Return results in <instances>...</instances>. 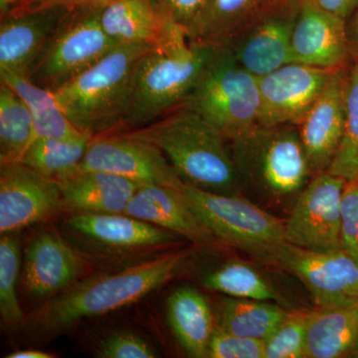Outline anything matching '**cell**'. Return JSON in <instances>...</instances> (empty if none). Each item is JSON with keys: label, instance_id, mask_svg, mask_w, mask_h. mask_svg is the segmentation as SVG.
<instances>
[{"label": "cell", "instance_id": "obj_25", "mask_svg": "<svg viewBox=\"0 0 358 358\" xmlns=\"http://www.w3.org/2000/svg\"><path fill=\"white\" fill-rule=\"evenodd\" d=\"M106 34L117 45L155 44L164 14L155 0H113L99 10Z\"/></svg>", "mask_w": 358, "mask_h": 358}, {"label": "cell", "instance_id": "obj_13", "mask_svg": "<svg viewBox=\"0 0 358 358\" xmlns=\"http://www.w3.org/2000/svg\"><path fill=\"white\" fill-rule=\"evenodd\" d=\"M63 211L57 181L21 162L0 164V232L10 234Z\"/></svg>", "mask_w": 358, "mask_h": 358}, {"label": "cell", "instance_id": "obj_21", "mask_svg": "<svg viewBox=\"0 0 358 358\" xmlns=\"http://www.w3.org/2000/svg\"><path fill=\"white\" fill-rule=\"evenodd\" d=\"M63 211L73 213H124L141 185L115 174L78 171L57 181Z\"/></svg>", "mask_w": 358, "mask_h": 358}, {"label": "cell", "instance_id": "obj_9", "mask_svg": "<svg viewBox=\"0 0 358 358\" xmlns=\"http://www.w3.org/2000/svg\"><path fill=\"white\" fill-rule=\"evenodd\" d=\"M268 262L300 280L317 308L358 301V261L345 250L312 251L284 241L273 250Z\"/></svg>", "mask_w": 358, "mask_h": 358}, {"label": "cell", "instance_id": "obj_35", "mask_svg": "<svg viewBox=\"0 0 358 358\" xmlns=\"http://www.w3.org/2000/svg\"><path fill=\"white\" fill-rule=\"evenodd\" d=\"M210 358H265V341L244 338L216 327L209 345Z\"/></svg>", "mask_w": 358, "mask_h": 358}, {"label": "cell", "instance_id": "obj_31", "mask_svg": "<svg viewBox=\"0 0 358 358\" xmlns=\"http://www.w3.org/2000/svg\"><path fill=\"white\" fill-rule=\"evenodd\" d=\"M329 173L358 180V62L348 71L345 91V128Z\"/></svg>", "mask_w": 358, "mask_h": 358}, {"label": "cell", "instance_id": "obj_28", "mask_svg": "<svg viewBox=\"0 0 358 358\" xmlns=\"http://www.w3.org/2000/svg\"><path fill=\"white\" fill-rule=\"evenodd\" d=\"M202 285L232 298L273 301L282 307L289 303L260 271L240 261H229L206 273Z\"/></svg>", "mask_w": 358, "mask_h": 358}, {"label": "cell", "instance_id": "obj_29", "mask_svg": "<svg viewBox=\"0 0 358 358\" xmlns=\"http://www.w3.org/2000/svg\"><path fill=\"white\" fill-rule=\"evenodd\" d=\"M34 124L23 99L0 83V164L21 162L34 141Z\"/></svg>", "mask_w": 358, "mask_h": 358}, {"label": "cell", "instance_id": "obj_14", "mask_svg": "<svg viewBox=\"0 0 358 358\" xmlns=\"http://www.w3.org/2000/svg\"><path fill=\"white\" fill-rule=\"evenodd\" d=\"M300 2L282 0L224 46L257 78L294 63L292 36Z\"/></svg>", "mask_w": 358, "mask_h": 358}, {"label": "cell", "instance_id": "obj_1", "mask_svg": "<svg viewBox=\"0 0 358 358\" xmlns=\"http://www.w3.org/2000/svg\"><path fill=\"white\" fill-rule=\"evenodd\" d=\"M186 258L183 251L162 254L117 272L81 279L30 313L25 331L34 338H52L82 320L131 305L171 281Z\"/></svg>", "mask_w": 358, "mask_h": 358}, {"label": "cell", "instance_id": "obj_8", "mask_svg": "<svg viewBox=\"0 0 358 358\" xmlns=\"http://www.w3.org/2000/svg\"><path fill=\"white\" fill-rule=\"evenodd\" d=\"M100 9L70 14L54 35L28 79L55 92L93 67L117 44L106 34L99 20Z\"/></svg>", "mask_w": 358, "mask_h": 358}, {"label": "cell", "instance_id": "obj_23", "mask_svg": "<svg viewBox=\"0 0 358 358\" xmlns=\"http://www.w3.org/2000/svg\"><path fill=\"white\" fill-rule=\"evenodd\" d=\"M166 310L169 324L183 350L192 357H209L216 324L204 294L193 287H180L167 298Z\"/></svg>", "mask_w": 358, "mask_h": 358}, {"label": "cell", "instance_id": "obj_3", "mask_svg": "<svg viewBox=\"0 0 358 358\" xmlns=\"http://www.w3.org/2000/svg\"><path fill=\"white\" fill-rule=\"evenodd\" d=\"M162 150L185 185L226 195H242L226 138L201 115L181 107L152 124L127 131Z\"/></svg>", "mask_w": 358, "mask_h": 358}, {"label": "cell", "instance_id": "obj_26", "mask_svg": "<svg viewBox=\"0 0 358 358\" xmlns=\"http://www.w3.org/2000/svg\"><path fill=\"white\" fill-rule=\"evenodd\" d=\"M2 83L23 99L31 114L35 138L79 140L91 138L80 131L61 109L54 94L29 79L8 72H0Z\"/></svg>", "mask_w": 358, "mask_h": 358}, {"label": "cell", "instance_id": "obj_32", "mask_svg": "<svg viewBox=\"0 0 358 358\" xmlns=\"http://www.w3.org/2000/svg\"><path fill=\"white\" fill-rule=\"evenodd\" d=\"M21 265L20 242L14 233L0 239V315L7 324L25 320L17 296Z\"/></svg>", "mask_w": 358, "mask_h": 358}, {"label": "cell", "instance_id": "obj_24", "mask_svg": "<svg viewBox=\"0 0 358 358\" xmlns=\"http://www.w3.org/2000/svg\"><path fill=\"white\" fill-rule=\"evenodd\" d=\"M358 345V301L310 313L306 357H350Z\"/></svg>", "mask_w": 358, "mask_h": 358}, {"label": "cell", "instance_id": "obj_19", "mask_svg": "<svg viewBox=\"0 0 358 358\" xmlns=\"http://www.w3.org/2000/svg\"><path fill=\"white\" fill-rule=\"evenodd\" d=\"M294 63L338 69L350 66L346 20L313 0H301L292 36Z\"/></svg>", "mask_w": 358, "mask_h": 358}, {"label": "cell", "instance_id": "obj_33", "mask_svg": "<svg viewBox=\"0 0 358 358\" xmlns=\"http://www.w3.org/2000/svg\"><path fill=\"white\" fill-rule=\"evenodd\" d=\"M310 312H289L281 326L265 341V358L306 357Z\"/></svg>", "mask_w": 358, "mask_h": 358}, {"label": "cell", "instance_id": "obj_18", "mask_svg": "<svg viewBox=\"0 0 358 358\" xmlns=\"http://www.w3.org/2000/svg\"><path fill=\"white\" fill-rule=\"evenodd\" d=\"M350 66L338 68L303 121L301 143L313 174L329 171L345 128V91Z\"/></svg>", "mask_w": 358, "mask_h": 358}, {"label": "cell", "instance_id": "obj_16", "mask_svg": "<svg viewBox=\"0 0 358 358\" xmlns=\"http://www.w3.org/2000/svg\"><path fill=\"white\" fill-rule=\"evenodd\" d=\"M72 10L64 7L6 14L0 26V72L28 79Z\"/></svg>", "mask_w": 358, "mask_h": 358}, {"label": "cell", "instance_id": "obj_22", "mask_svg": "<svg viewBox=\"0 0 358 358\" xmlns=\"http://www.w3.org/2000/svg\"><path fill=\"white\" fill-rule=\"evenodd\" d=\"M282 0H207L186 27L190 39L224 46Z\"/></svg>", "mask_w": 358, "mask_h": 358}, {"label": "cell", "instance_id": "obj_7", "mask_svg": "<svg viewBox=\"0 0 358 358\" xmlns=\"http://www.w3.org/2000/svg\"><path fill=\"white\" fill-rule=\"evenodd\" d=\"M179 192L218 241L268 262L275 247L285 241V220L242 195L218 194L185 183Z\"/></svg>", "mask_w": 358, "mask_h": 358}, {"label": "cell", "instance_id": "obj_20", "mask_svg": "<svg viewBox=\"0 0 358 358\" xmlns=\"http://www.w3.org/2000/svg\"><path fill=\"white\" fill-rule=\"evenodd\" d=\"M124 214L171 231L200 246H214L218 241L186 202L179 187L141 186L129 201Z\"/></svg>", "mask_w": 358, "mask_h": 358}, {"label": "cell", "instance_id": "obj_17", "mask_svg": "<svg viewBox=\"0 0 358 358\" xmlns=\"http://www.w3.org/2000/svg\"><path fill=\"white\" fill-rule=\"evenodd\" d=\"M89 268L83 254L55 231H45L26 249L23 287L32 298L48 300L80 281Z\"/></svg>", "mask_w": 358, "mask_h": 358}, {"label": "cell", "instance_id": "obj_38", "mask_svg": "<svg viewBox=\"0 0 358 358\" xmlns=\"http://www.w3.org/2000/svg\"><path fill=\"white\" fill-rule=\"evenodd\" d=\"M160 13L187 27L207 0H155Z\"/></svg>", "mask_w": 358, "mask_h": 358}, {"label": "cell", "instance_id": "obj_36", "mask_svg": "<svg viewBox=\"0 0 358 358\" xmlns=\"http://www.w3.org/2000/svg\"><path fill=\"white\" fill-rule=\"evenodd\" d=\"M341 248L358 261V180L348 181L341 200Z\"/></svg>", "mask_w": 358, "mask_h": 358}, {"label": "cell", "instance_id": "obj_39", "mask_svg": "<svg viewBox=\"0 0 358 358\" xmlns=\"http://www.w3.org/2000/svg\"><path fill=\"white\" fill-rule=\"evenodd\" d=\"M324 10L348 20L358 8V0H313Z\"/></svg>", "mask_w": 358, "mask_h": 358}, {"label": "cell", "instance_id": "obj_15", "mask_svg": "<svg viewBox=\"0 0 358 358\" xmlns=\"http://www.w3.org/2000/svg\"><path fill=\"white\" fill-rule=\"evenodd\" d=\"M70 234L89 247L113 254H134L164 248L178 235L124 213H73L66 218Z\"/></svg>", "mask_w": 358, "mask_h": 358}, {"label": "cell", "instance_id": "obj_40", "mask_svg": "<svg viewBox=\"0 0 358 358\" xmlns=\"http://www.w3.org/2000/svg\"><path fill=\"white\" fill-rule=\"evenodd\" d=\"M346 39L348 51L353 62H358V8L350 16V20L346 21Z\"/></svg>", "mask_w": 358, "mask_h": 358}, {"label": "cell", "instance_id": "obj_42", "mask_svg": "<svg viewBox=\"0 0 358 358\" xmlns=\"http://www.w3.org/2000/svg\"><path fill=\"white\" fill-rule=\"evenodd\" d=\"M17 0H0V13L2 17L6 15L15 6Z\"/></svg>", "mask_w": 358, "mask_h": 358}, {"label": "cell", "instance_id": "obj_44", "mask_svg": "<svg viewBox=\"0 0 358 358\" xmlns=\"http://www.w3.org/2000/svg\"><path fill=\"white\" fill-rule=\"evenodd\" d=\"M291 1H301V0H291Z\"/></svg>", "mask_w": 358, "mask_h": 358}, {"label": "cell", "instance_id": "obj_2", "mask_svg": "<svg viewBox=\"0 0 358 358\" xmlns=\"http://www.w3.org/2000/svg\"><path fill=\"white\" fill-rule=\"evenodd\" d=\"M215 47L193 41L185 26L164 14L157 41L136 67L124 128H143L181 107Z\"/></svg>", "mask_w": 358, "mask_h": 358}, {"label": "cell", "instance_id": "obj_12", "mask_svg": "<svg viewBox=\"0 0 358 358\" xmlns=\"http://www.w3.org/2000/svg\"><path fill=\"white\" fill-rule=\"evenodd\" d=\"M336 70L289 63L258 78L259 124L298 127L322 95Z\"/></svg>", "mask_w": 358, "mask_h": 358}, {"label": "cell", "instance_id": "obj_43", "mask_svg": "<svg viewBox=\"0 0 358 358\" xmlns=\"http://www.w3.org/2000/svg\"><path fill=\"white\" fill-rule=\"evenodd\" d=\"M350 357L358 358V345L355 348V350L350 353Z\"/></svg>", "mask_w": 358, "mask_h": 358}, {"label": "cell", "instance_id": "obj_34", "mask_svg": "<svg viewBox=\"0 0 358 358\" xmlns=\"http://www.w3.org/2000/svg\"><path fill=\"white\" fill-rule=\"evenodd\" d=\"M101 358H154L157 352L138 334L128 331H115L108 334L96 348Z\"/></svg>", "mask_w": 358, "mask_h": 358}, {"label": "cell", "instance_id": "obj_11", "mask_svg": "<svg viewBox=\"0 0 358 358\" xmlns=\"http://www.w3.org/2000/svg\"><path fill=\"white\" fill-rule=\"evenodd\" d=\"M85 171L115 174L141 186L178 188L183 183L159 148L127 131L92 138L83 159L70 174Z\"/></svg>", "mask_w": 358, "mask_h": 358}, {"label": "cell", "instance_id": "obj_27", "mask_svg": "<svg viewBox=\"0 0 358 358\" xmlns=\"http://www.w3.org/2000/svg\"><path fill=\"white\" fill-rule=\"evenodd\" d=\"M289 313L273 301L228 296L221 303L216 327L226 333L265 341Z\"/></svg>", "mask_w": 358, "mask_h": 358}, {"label": "cell", "instance_id": "obj_37", "mask_svg": "<svg viewBox=\"0 0 358 358\" xmlns=\"http://www.w3.org/2000/svg\"><path fill=\"white\" fill-rule=\"evenodd\" d=\"M112 1L113 0H17L15 6L8 13H25V11L50 8V7H64L72 11L82 10V9H100Z\"/></svg>", "mask_w": 358, "mask_h": 358}, {"label": "cell", "instance_id": "obj_6", "mask_svg": "<svg viewBox=\"0 0 358 358\" xmlns=\"http://www.w3.org/2000/svg\"><path fill=\"white\" fill-rule=\"evenodd\" d=\"M183 107L194 110L227 141L259 124L258 78L245 70L226 46H216Z\"/></svg>", "mask_w": 358, "mask_h": 358}, {"label": "cell", "instance_id": "obj_4", "mask_svg": "<svg viewBox=\"0 0 358 358\" xmlns=\"http://www.w3.org/2000/svg\"><path fill=\"white\" fill-rule=\"evenodd\" d=\"M150 45H117L102 60L52 92L69 121L92 138L124 129L134 74Z\"/></svg>", "mask_w": 358, "mask_h": 358}, {"label": "cell", "instance_id": "obj_41", "mask_svg": "<svg viewBox=\"0 0 358 358\" xmlns=\"http://www.w3.org/2000/svg\"><path fill=\"white\" fill-rule=\"evenodd\" d=\"M53 355L51 353L42 352L39 350H17V352H13L8 353L6 358H53Z\"/></svg>", "mask_w": 358, "mask_h": 358}, {"label": "cell", "instance_id": "obj_5", "mask_svg": "<svg viewBox=\"0 0 358 358\" xmlns=\"http://www.w3.org/2000/svg\"><path fill=\"white\" fill-rule=\"evenodd\" d=\"M242 186L268 203L296 201L313 176L296 126H258L230 141Z\"/></svg>", "mask_w": 358, "mask_h": 358}, {"label": "cell", "instance_id": "obj_10", "mask_svg": "<svg viewBox=\"0 0 358 358\" xmlns=\"http://www.w3.org/2000/svg\"><path fill=\"white\" fill-rule=\"evenodd\" d=\"M346 182L329 171L313 174L285 220V241L312 251L341 248V200Z\"/></svg>", "mask_w": 358, "mask_h": 358}, {"label": "cell", "instance_id": "obj_30", "mask_svg": "<svg viewBox=\"0 0 358 358\" xmlns=\"http://www.w3.org/2000/svg\"><path fill=\"white\" fill-rule=\"evenodd\" d=\"M91 138L79 140L36 138L21 162L45 178L58 181L69 176L83 159Z\"/></svg>", "mask_w": 358, "mask_h": 358}]
</instances>
